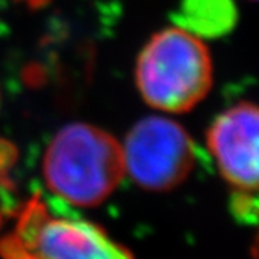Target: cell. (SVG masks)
<instances>
[{
  "label": "cell",
  "instance_id": "6da1fadb",
  "mask_svg": "<svg viewBox=\"0 0 259 259\" xmlns=\"http://www.w3.org/2000/svg\"><path fill=\"white\" fill-rule=\"evenodd\" d=\"M42 172L55 195L77 206H96L125 174L122 147L94 125L70 123L50 141Z\"/></svg>",
  "mask_w": 259,
  "mask_h": 259
},
{
  "label": "cell",
  "instance_id": "7a4b0ae2",
  "mask_svg": "<svg viewBox=\"0 0 259 259\" xmlns=\"http://www.w3.org/2000/svg\"><path fill=\"white\" fill-rule=\"evenodd\" d=\"M136 84L150 106L184 113L200 103L212 84L206 46L183 28H165L145 44L136 64Z\"/></svg>",
  "mask_w": 259,
  "mask_h": 259
},
{
  "label": "cell",
  "instance_id": "3957f363",
  "mask_svg": "<svg viewBox=\"0 0 259 259\" xmlns=\"http://www.w3.org/2000/svg\"><path fill=\"white\" fill-rule=\"evenodd\" d=\"M10 233L0 237L4 259H133L100 227L64 215L33 195L16 209Z\"/></svg>",
  "mask_w": 259,
  "mask_h": 259
},
{
  "label": "cell",
  "instance_id": "277c9868",
  "mask_svg": "<svg viewBox=\"0 0 259 259\" xmlns=\"http://www.w3.org/2000/svg\"><path fill=\"white\" fill-rule=\"evenodd\" d=\"M122 153L130 177L150 191L174 189L195 164V145L188 132L159 116L145 117L130 130Z\"/></svg>",
  "mask_w": 259,
  "mask_h": 259
},
{
  "label": "cell",
  "instance_id": "5b68a950",
  "mask_svg": "<svg viewBox=\"0 0 259 259\" xmlns=\"http://www.w3.org/2000/svg\"><path fill=\"white\" fill-rule=\"evenodd\" d=\"M208 149L231 186L259 191V106L244 102L225 109L208 130Z\"/></svg>",
  "mask_w": 259,
  "mask_h": 259
},
{
  "label": "cell",
  "instance_id": "8992f818",
  "mask_svg": "<svg viewBox=\"0 0 259 259\" xmlns=\"http://www.w3.org/2000/svg\"><path fill=\"white\" fill-rule=\"evenodd\" d=\"M230 0H183L175 21L192 34H217L231 24Z\"/></svg>",
  "mask_w": 259,
  "mask_h": 259
},
{
  "label": "cell",
  "instance_id": "52a82bcc",
  "mask_svg": "<svg viewBox=\"0 0 259 259\" xmlns=\"http://www.w3.org/2000/svg\"><path fill=\"white\" fill-rule=\"evenodd\" d=\"M253 253H254V257H256V259H259V227H257L256 237H254V247H253Z\"/></svg>",
  "mask_w": 259,
  "mask_h": 259
}]
</instances>
